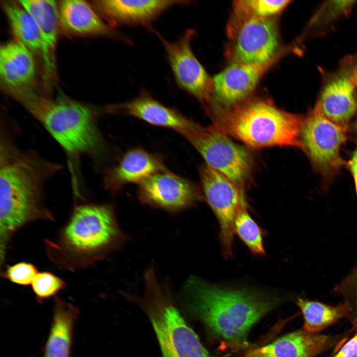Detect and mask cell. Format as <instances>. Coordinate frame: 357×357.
<instances>
[{"mask_svg": "<svg viewBox=\"0 0 357 357\" xmlns=\"http://www.w3.org/2000/svg\"><path fill=\"white\" fill-rule=\"evenodd\" d=\"M12 123H0V263L5 262L12 236L26 225L53 220L46 203V187L63 166L17 142Z\"/></svg>", "mask_w": 357, "mask_h": 357, "instance_id": "cell-1", "label": "cell"}, {"mask_svg": "<svg viewBox=\"0 0 357 357\" xmlns=\"http://www.w3.org/2000/svg\"><path fill=\"white\" fill-rule=\"evenodd\" d=\"M11 97L19 103L46 130L66 156L71 179L81 178L80 161L84 157L95 168L106 159L109 147L98 119L106 111L72 99L60 93L55 98L33 89L15 92Z\"/></svg>", "mask_w": 357, "mask_h": 357, "instance_id": "cell-2", "label": "cell"}, {"mask_svg": "<svg viewBox=\"0 0 357 357\" xmlns=\"http://www.w3.org/2000/svg\"><path fill=\"white\" fill-rule=\"evenodd\" d=\"M190 305L217 336L234 347L247 346L251 327L275 306L253 292L223 288L196 278L186 285Z\"/></svg>", "mask_w": 357, "mask_h": 357, "instance_id": "cell-3", "label": "cell"}, {"mask_svg": "<svg viewBox=\"0 0 357 357\" xmlns=\"http://www.w3.org/2000/svg\"><path fill=\"white\" fill-rule=\"evenodd\" d=\"M120 236L110 205L82 202L74 207L57 239L47 242L48 253L59 267H87L115 248Z\"/></svg>", "mask_w": 357, "mask_h": 357, "instance_id": "cell-4", "label": "cell"}, {"mask_svg": "<svg viewBox=\"0 0 357 357\" xmlns=\"http://www.w3.org/2000/svg\"><path fill=\"white\" fill-rule=\"evenodd\" d=\"M219 130L252 148L293 146L302 149L303 118L262 100H244L227 108L207 110Z\"/></svg>", "mask_w": 357, "mask_h": 357, "instance_id": "cell-5", "label": "cell"}, {"mask_svg": "<svg viewBox=\"0 0 357 357\" xmlns=\"http://www.w3.org/2000/svg\"><path fill=\"white\" fill-rule=\"evenodd\" d=\"M147 312L163 357H212L159 286L152 271L146 274Z\"/></svg>", "mask_w": 357, "mask_h": 357, "instance_id": "cell-6", "label": "cell"}, {"mask_svg": "<svg viewBox=\"0 0 357 357\" xmlns=\"http://www.w3.org/2000/svg\"><path fill=\"white\" fill-rule=\"evenodd\" d=\"M184 137L209 167L241 188L248 179L253 160L247 148L236 143L214 126H203L196 122Z\"/></svg>", "mask_w": 357, "mask_h": 357, "instance_id": "cell-7", "label": "cell"}, {"mask_svg": "<svg viewBox=\"0 0 357 357\" xmlns=\"http://www.w3.org/2000/svg\"><path fill=\"white\" fill-rule=\"evenodd\" d=\"M228 33L230 43L227 55L232 62L263 63L279 54L278 29L271 17L234 10Z\"/></svg>", "mask_w": 357, "mask_h": 357, "instance_id": "cell-8", "label": "cell"}, {"mask_svg": "<svg viewBox=\"0 0 357 357\" xmlns=\"http://www.w3.org/2000/svg\"><path fill=\"white\" fill-rule=\"evenodd\" d=\"M199 174L204 196L219 223L223 255L230 258L235 220L240 209L246 206L241 188L206 164L200 168Z\"/></svg>", "mask_w": 357, "mask_h": 357, "instance_id": "cell-9", "label": "cell"}, {"mask_svg": "<svg viewBox=\"0 0 357 357\" xmlns=\"http://www.w3.org/2000/svg\"><path fill=\"white\" fill-rule=\"evenodd\" d=\"M346 131V128L327 119L316 106L303 118L300 132L302 150L317 170L329 174L343 165L340 150Z\"/></svg>", "mask_w": 357, "mask_h": 357, "instance_id": "cell-10", "label": "cell"}, {"mask_svg": "<svg viewBox=\"0 0 357 357\" xmlns=\"http://www.w3.org/2000/svg\"><path fill=\"white\" fill-rule=\"evenodd\" d=\"M154 32L163 45L178 86L206 105L208 104L212 96V78L192 51L191 42L195 30L185 29L175 41H168L158 31Z\"/></svg>", "mask_w": 357, "mask_h": 357, "instance_id": "cell-11", "label": "cell"}, {"mask_svg": "<svg viewBox=\"0 0 357 357\" xmlns=\"http://www.w3.org/2000/svg\"><path fill=\"white\" fill-rule=\"evenodd\" d=\"M282 55V51L263 63L232 62L212 78V96L207 107L219 103V107L227 108L245 100L262 76Z\"/></svg>", "mask_w": 357, "mask_h": 357, "instance_id": "cell-12", "label": "cell"}, {"mask_svg": "<svg viewBox=\"0 0 357 357\" xmlns=\"http://www.w3.org/2000/svg\"><path fill=\"white\" fill-rule=\"evenodd\" d=\"M137 195L143 203L170 211L185 209L200 198L194 183L167 170L138 184Z\"/></svg>", "mask_w": 357, "mask_h": 357, "instance_id": "cell-13", "label": "cell"}, {"mask_svg": "<svg viewBox=\"0 0 357 357\" xmlns=\"http://www.w3.org/2000/svg\"><path fill=\"white\" fill-rule=\"evenodd\" d=\"M18 2L37 22L41 35V78L44 88L50 92L57 76V46L60 26L58 4L55 0H22Z\"/></svg>", "mask_w": 357, "mask_h": 357, "instance_id": "cell-14", "label": "cell"}, {"mask_svg": "<svg viewBox=\"0 0 357 357\" xmlns=\"http://www.w3.org/2000/svg\"><path fill=\"white\" fill-rule=\"evenodd\" d=\"M167 170L163 157L141 147H133L125 152L114 165L107 168L103 186L115 193L131 183L139 184L153 175Z\"/></svg>", "mask_w": 357, "mask_h": 357, "instance_id": "cell-15", "label": "cell"}, {"mask_svg": "<svg viewBox=\"0 0 357 357\" xmlns=\"http://www.w3.org/2000/svg\"><path fill=\"white\" fill-rule=\"evenodd\" d=\"M107 113L130 116L151 125L175 130L184 136L195 122L176 109L165 106L146 91L126 102L111 104Z\"/></svg>", "mask_w": 357, "mask_h": 357, "instance_id": "cell-16", "label": "cell"}, {"mask_svg": "<svg viewBox=\"0 0 357 357\" xmlns=\"http://www.w3.org/2000/svg\"><path fill=\"white\" fill-rule=\"evenodd\" d=\"M191 2L181 0H101L95 1L101 13L114 25L149 26L169 8Z\"/></svg>", "mask_w": 357, "mask_h": 357, "instance_id": "cell-17", "label": "cell"}, {"mask_svg": "<svg viewBox=\"0 0 357 357\" xmlns=\"http://www.w3.org/2000/svg\"><path fill=\"white\" fill-rule=\"evenodd\" d=\"M37 76L35 55L15 38L0 48V84L7 94L33 89Z\"/></svg>", "mask_w": 357, "mask_h": 357, "instance_id": "cell-18", "label": "cell"}, {"mask_svg": "<svg viewBox=\"0 0 357 357\" xmlns=\"http://www.w3.org/2000/svg\"><path fill=\"white\" fill-rule=\"evenodd\" d=\"M356 88L341 68L325 82L315 106L327 119L347 128L357 111Z\"/></svg>", "mask_w": 357, "mask_h": 357, "instance_id": "cell-19", "label": "cell"}, {"mask_svg": "<svg viewBox=\"0 0 357 357\" xmlns=\"http://www.w3.org/2000/svg\"><path fill=\"white\" fill-rule=\"evenodd\" d=\"M337 342V337L298 330L249 351L244 357H316Z\"/></svg>", "mask_w": 357, "mask_h": 357, "instance_id": "cell-20", "label": "cell"}, {"mask_svg": "<svg viewBox=\"0 0 357 357\" xmlns=\"http://www.w3.org/2000/svg\"><path fill=\"white\" fill-rule=\"evenodd\" d=\"M60 26L77 35L110 37L131 44V40L106 23L93 7L81 0H64L58 4Z\"/></svg>", "mask_w": 357, "mask_h": 357, "instance_id": "cell-21", "label": "cell"}, {"mask_svg": "<svg viewBox=\"0 0 357 357\" xmlns=\"http://www.w3.org/2000/svg\"><path fill=\"white\" fill-rule=\"evenodd\" d=\"M77 311L70 304L57 298L51 329L44 357H69L72 332Z\"/></svg>", "mask_w": 357, "mask_h": 357, "instance_id": "cell-22", "label": "cell"}, {"mask_svg": "<svg viewBox=\"0 0 357 357\" xmlns=\"http://www.w3.org/2000/svg\"><path fill=\"white\" fill-rule=\"evenodd\" d=\"M1 5L15 38L40 58V31L34 18L18 1L4 0Z\"/></svg>", "mask_w": 357, "mask_h": 357, "instance_id": "cell-23", "label": "cell"}, {"mask_svg": "<svg viewBox=\"0 0 357 357\" xmlns=\"http://www.w3.org/2000/svg\"><path fill=\"white\" fill-rule=\"evenodd\" d=\"M296 304L303 316V329L317 333L340 319L349 317L350 309L347 303L333 306L316 301L298 298Z\"/></svg>", "mask_w": 357, "mask_h": 357, "instance_id": "cell-24", "label": "cell"}, {"mask_svg": "<svg viewBox=\"0 0 357 357\" xmlns=\"http://www.w3.org/2000/svg\"><path fill=\"white\" fill-rule=\"evenodd\" d=\"M234 232L255 255H265L262 229L252 219L247 211L246 206L241 208L234 222Z\"/></svg>", "mask_w": 357, "mask_h": 357, "instance_id": "cell-25", "label": "cell"}, {"mask_svg": "<svg viewBox=\"0 0 357 357\" xmlns=\"http://www.w3.org/2000/svg\"><path fill=\"white\" fill-rule=\"evenodd\" d=\"M290 0H240L234 1V10L261 17L270 18L282 11Z\"/></svg>", "mask_w": 357, "mask_h": 357, "instance_id": "cell-26", "label": "cell"}, {"mask_svg": "<svg viewBox=\"0 0 357 357\" xmlns=\"http://www.w3.org/2000/svg\"><path fill=\"white\" fill-rule=\"evenodd\" d=\"M37 298L47 299L55 296L62 290L65 284L60 278L49 272L38 273L31 283Z\"/></svg>", "mask_w": 357, "mask_h": 357, "instance_id": "cell-27", "label": "cell"}, {"mask_svg": "<svg viewBox=\"0 0 357 357\" xmlns=\"http://www.w3.org/2000/svg\"><path fill=\"white\" fill-rule=\"evenodd\" d=\"M38 273L37 269L32 264L21 262L7 266L3 273L1 275L3 278L13 283L21 286H27L31 284Z\"/></svg>", "mask_w": 357, "mask_h": 357, "instance_id": "cell-28", "label": "cell"}, {"mask_svg": "<svg viewBox=\"0 0 357 357\" xmlns=\"http://www.w3.org/2000/svg\"><path fill=\"white\" fill-rule=\"evenodd\" d=\"M333 357H357V333L347 341Z\"/></svg>", "mask_w": 357, "mask_h": 357, "instance_id": "cell-29", "label": "cell"}, {"mask_svg": "<svg viewBox=\"0 0 357 357\" xmlns=\"http://www.w3.org/2000/svg\"><path fill=\"white\" fill-rule=\"evenodd\" d=\"M342 68L347 72L351 81L357 88V54L344 60Z\"/></svg>", "mask_w": 357, "mask_h": 357, "instance_id": "cell-30", "label": "cell"}, {"mask_svg": "<svg viewBox=\"0 0 357 357\" xmlns=\"http://www.w3.org/2000/svg\"><path fill=\"white\" fill-rule=\"evenodd\" d=\"M350 168L353 176L357 194V148L349 163Z\"/></svg>", "mask_w": 357, "mask_h": 357, "instance_id": "cell-31", "label": "cell"}, {"mask_svg": "<svg viewBox=\"0 0 357 357\" xmlns=\"http://www.w3.org/2000/svg\"><path fill=\"white\" fill-rule=\"evenodd\" d=\"M356 295L354 299V301L350 303L352 314L355 319L357 321V282Z\"/></svg>", "mask_w": 357, "mask_h": 357, "instance_id": "cell-32", "label": "cell"}, {"mask_svg": "<svg viewBox=\"0 0 357 357\" xmlns=\"http://www.w3.org/2000/svg\"><path fill=\"white\" fill-rule=\"evenodd\" d=\"M355 128L357 129V119L356 122H355Z\"/></svg>", "mask_w": 357, "mask_h": 357, "instance_id": "cell-33", "label": "cell"}]
</instances>
